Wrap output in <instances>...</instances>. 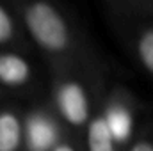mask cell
Masks as SVG:
<instances>
[{"instance_id":"3957f363","label":"cell","mask_w":153,"mask_h":151,"mask_svg":"<svg viewBox=\"0 0 153 151\" xmlns=\"http://www.w3.org/2000/svg\"><path fill=\"white\" fill-rule=\"evenodd\" d=\"M0 94L25 109L48 101V70L34 52L0 50Z\"/></svg>"},{"instance_id":"5b68a950","label":"cell","mask_w":153,"mask_h":151,"mask_svg":"<svg viewBox=\"0 0 153 151\" xmlns=\"http://www.w3.org/2000/svg\"><path fill=\"white\" fill-rule=\"evenodd\" d=\"M64 133L48 101L25 109V151H48Z\"/></svg>"},{"instance_id":"277c9868","label":"cell","mask_w":153,"mask_h":151,"mask_svg":"<svg viewBox=\"0 0 153 151\" xmlns=\"http://www.w3.org/2000/svg\"><path fill=\"white\" fill-rule=\"evenodd\" d=\"M102 112L112 137L123 150L143 124L139 123V112H141L139 98L125 85L109 84L102 100Z\"/></svg>"},{"instance_id":"7a4b0ae2","label":"cell","mask_w":153,"mask_h":151,"mask_svg":"<svg viewBox=\"0 0 153 151\" xmlns=\"http://www.w3.org/2000/svg\"><path fill=\"white\" fill-rule=\"evenodd\" d=\"M107 87L105 62L48 70V105L62 128L82 139L84 128L100 105Z\"/></svg>"},{"instance_id":"9c48e42d","label":"cell","mask_w":153,"mask_h":151,"mask_svg":"<svg viewBox=\"0 0 153 151\" xmlns=\"http://www.w3.org/2000/svg\"><path fill=\"white\" fill-rule=\"evenodd\" d=\"M0 50L34 52L25 38L11 0H0Z\"/></svg>"},{"instance_id":"ba28073f","label":"cell","mask_w":153,"mask_h":151,"mask_svg":"<svg viewBox=\"0 0 153 151\" xmlns=\"http://www.w3.org/2000/svg\"><path fill=\"white\" fill-rule=\"evenodd\" d=\"M100 11L107 25H126L153 20V0H105Z\"/></svg>"},{"instance_id":"8fae6325","label":"cell","mask_w":153,"mask_h":151,"mask_svg":"<svg viewBox=\"0 0 153 151\" xmlns=\"http://www.w3.org/2000/svg\"><path fill=\"white\" fill-rule=\"evenodd\" d=\"M121 151H153V119L144 121L139 132Z\"/></svg>"},{"instance_id":"6da1fadb","label":"cell","mask_w":153,"mask_h":151,"mask_svg":"<svg viewBox=\"0 0 153 151\" xmlns=\"http://www.w3.org/2000/svg\"><path fill=\"white\" fill-rule=\"evenodd\" d=\"M25 38L46 70L105 62L76 13L53 0H11Z\"/></svg>"},{"instance_id":"52a82bcc","label":"cell","mask_w":153,"mask_h":151,"mask_svg":"<svg viewBox=\"0 0 153 151\" xmlns=\"http://www.w3.org/2000/svg\"><path fill=\"white\" fill-rule=\"evenodd\" d=\"M0 151H25V107L0 103Z\"/></svg>"},{"instance_id":"30bf717a","label":"cell","mask_w":153,"mask_h":151,"mask_svg":"<svg viewBox=\"0 0 153 151\" xmlns=\"http://www.w3.org/2000/svg\"><path fill=\"white\" fill-rule=\"evenodd\" d=\"M103 100V98H102ZM82 146L84 151H121L119 144L112 137L109 124L102 112V101L93 112L87 126L84 128L82 133Z\"/></svg>"},{"instance_id":"7c38bea8","label":"cell","mask_w":153,"mask_h":151,"mask_svg":"<svg viewBox=\"0 0 153 151\" xmlns=\"http://www.w3.org/2000/svg\"><path fill=\"white\" fill-rule=\"evenodd\" d=\"M48 151H84V146L80 137H75L66 132Z\"/></svg>"},{"instance_id":"8992f818","label":"cell","mask_w":153,"mask_h":151,"mask_svg":"<svg viewBox=\"0 0 153 151\" xmlns=\"http://www.w3.org/2000/svg\"><path fill=\"white\" fill-rule=\"evenodd\" d=\"M111 32L117 43L137 62L150 76H153V20L126 23V25H111Z\"/></svg>"},{"instance_id":"4fadbf2b","label":"cell","mask_w":153,"mask_h":151,"mask_svg":"<svg viewBox=\"0 0 153 151\" xmlns=\"http://www.w3.org/2000/svg\"><path fill=\"white\" fill-rule=\"evenodd\" d=\"M4 101H7V100H5V98H4V96L0 94V103H4Z\"/></svg>"}]
</instances>
